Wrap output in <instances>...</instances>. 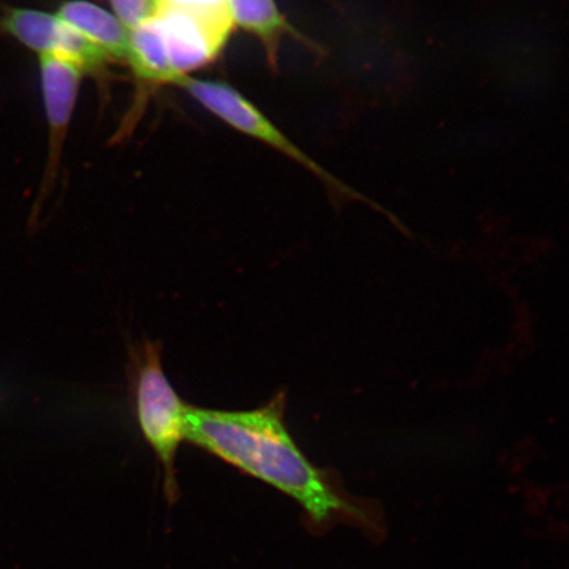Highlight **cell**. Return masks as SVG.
Masks as SVG:
<instances>
[{"label":"cell","mask_w":569,"mask_h":569,"mask_svg":"<svg viewBox=\"0 0 569 569\" xmlns=\"http://www.w3.org/2000/svg\"><path fill=\"white\" fill-rule=\"evenodd\" d=\"M283 396L259 409L226 411L188 407L184 440L293 498L317 523L355 508L333 492L283 421Z\"/></svg>","instance_id":"6da1fadb"},{"label":"cell","mask_w":569,"mask_h":569,"mask_svg":"<svg viewBox=\"0 0 569 569\" xmlns=\"http://www.w3.org/2000/svg\"><path fill=\"white\" fill-rule=\"evenodd\" d=\"M130 369L140 430L160 461L163 488L169 500H173L178 495L176 455L184 440L189 405L177 395L163 372L158 341H144L132 348Z\"/></svg>","instance_id":"7a4b0ae2"},{"label":"cell","mask_w":569,"mask_h":569,"mask_svg":"<svg viewBox=\"0 0 569 569\" xmlns=\"http://www.w3.org/2000/svg\"><path fill=\"white\" fill-rule=\"evenodd\" d=\"M173 87L183 90L194 101L212 113L213 117L222 120L223 123L233 128L247 137L264 142L270 148L288 156L289 159L300 163L309 172L316 174L327 187L337 193L368 201L358 191L348 188L346 183L332 176L329 170L320 167L282 133L270 120L247 99L240 91L223 81L204 80L183 76L176 81Z\"/></svg>","instance_id":"3957f363"},{"label":"cell","mask_w":569,"mask_h":569,"mask_svg":"<svg viewBox=\"0 0 569 569\" xmlns=\"http://www.w3.org/2000/svg\"><path fill=\"white\" fill-rule=\"evenodd\" d=\"M177 74L189 76L217 60L234 27L229 9L154 4L152 16Z\"/></svg>","instance_id":"277c9868"},{"label":"cell","mask_w":569,"mask_h":569,"mask_svg":"<svg viewBox=\"0 0 569 569\" xmlns=\"http://www.w3.org/2000/svg\"><path fill=\"white\" fill-rule=\"evenodd\" d=\"M0 32L39 57H59L94 78L104 77L112 63L109 57L63 23L56 13L0 4Z\"/></svg>","instance_id":"5b68a950"},{"label":"cell","mask_w":569,"mask_h":569,"mask_svg":"<svg viewBox=\"0 0 569 569\" xmlns=\"http://www.w3.org/2000/svg\"><path fill=\"white\" fill-rule=\"evenodd\" d=\"M42 103L48 126V156L41 197L52 189L59 176L63 146L76 110L84 71L53 56L39 57Z\"/></svg>","instance_id":"8992f818"},{"label":"cell","mask_w":569,"mask_h":569,"mask_svg":"<svg viewBox=\"0 0 569 569\" xmlns=\"http://www.w3.org/2000/svg\"><path fill=\"white\" fill-rule=\"evenodd\" d=\"M56 16L109 57L111 62L127 66L130 32L112 12L89 0H68L60 4Z\"/></svg>","instance_id":"52a82bcc"},{"label":"cell","mask_w":569,"mask_h":569,"mask_svg":"<svg viewBox=\"0 0 569 569\" xmlns=\"http://www.w3.org/2000/svg\"><path fill=\"white\" fill-rule=\"evenodd\" d=\"M227 9L233 27L252 34L260 42L273 68L277 67L284 36L303 39L283 16L276 0H227Z\"/></svg>","instance_id":"ba28073f"},{"label":"cell","mask_w":569,"mask_h":569,"mask_svg":"<svg viewBox=\"0 0 569 569\" xmlns=\"http://www.w3.org/2000/svg\"><path fill=\"white\" fill-rule=\"evenodd\" d=\"M128 67L139 81L153 87L173 84L180 80L170 62L166 42L153 18H149L130 31Z\"/></svg>","instance_id":"9c48e42d"},{"label":"cell","mask_w":569,"mask_h":569,"mask_svg":"<svg viewBox=\"0 0 569 569\" xmlns=\"http://www.w3.org/2000/svg\"><path fill=\"white\" fill-rule=\"evenodd\" d=\"M112 13L130 32L153 16L154 0H109Z\"/></svg>","instance_id":"30bf717a"},{"label":"cell","mask_w":569,"mask_h":569,"mask_svg":"<svg viewBox=\"0 0 569 569\" xmlns=\"http://www.w3.org/2000/svg\"><path fill=\"white\" fill-rule=\"evenodd\" d=\"M154 3L196 7V9H220V7H227V0H154Z\"/></svg>","instance_id":"8fae6325"}]
</instances>
